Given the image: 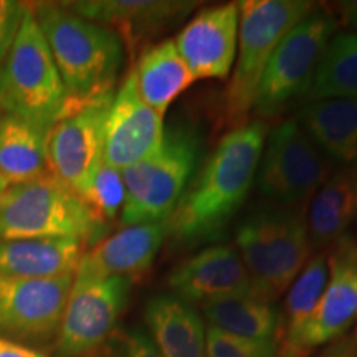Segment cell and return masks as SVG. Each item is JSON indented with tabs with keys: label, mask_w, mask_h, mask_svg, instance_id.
<instances>
[{
	"label": "cell",
	"mask_w": 357,
	"mask_h": 357,
	"mask_svg": "<svg viewBox=\"0 0 357 357\" xmlns=\"http://www.w3.org/2000/svg\"><path fill=\"white\" fill-rule=\"evenodd\" d=\"M266 134L258 119L222 137L166 220L167 236L184 247L220 238L255 184Z\"/></svg>",
	"instance_id": "6da1fadb"
},
{
	"label": "cell",
	"mask_w": 357,
	"mask_h": 357,
	"mask_svg": "<svg viewBox=\"0 0 357 357\" xmlns=\"http://www.w3.org/2000/svg\"><path fill=\"white\" fill-rule=\"evenodd\" d=\"M33 13L65 86L63 114L111 95L124 61L119 35L61 3H37Z\"/></svg>",
	"instance_id": "7a4b0ae2"
},
{
	"label": "cell",
	"mask_w": 357,
	"mask_h": 357,
	"mask_svg": "<svg viewBox=\"0 0 357 357\" xmlns=\"http://www.w3.org/2000/svg\"><path fill=\"white\" fill-rule=\"evenodd\" d=\"M236 252L247 268L255 298L275 301L287 293L312 252L303 207L268 205L236 227Z\"/></svg>",
	"instance_id": "3957f363"
},
{
	"label": "cell",
	"mask_w": 357,
	"mask_h": 357,
	"mask_svg": "<svg viewBox=\"0 0 357 357\" xmlns=\"http://www.w3.org/2000/svg\"><path fill=\"white\" fill-rule=\"evenodd\" d=\"M202 154L200 124L177 119L166 128L158 153L121 171L126 189L119 215L123 225L166 222L197 172Z\"/></svg>",
	"instance_id": "277c9868"
},
{
	"label": "cell",
	"mask_w": 357,
	"mask_h": 357,
	"mask_svg": "<svg viewBox=\"0 0 357 357\" xmlns=\"http://www.w3.org/2000/svg\"><path fill=\"white\" fill-rule=\"evenodd\" d=\"M106 225L56 177L8 185L0 199V240L73 238L101 242Z\"/></svg>",
	"instance_id": "5b68a950"
},
{
	"label": "cell",
	"mask_w": 357,
	"mask_h": 357,
	"mask_svg": "<svg viewBox=\"0 0 357 357\" xmlns=\"http://www.w3.org/2000/svg\"><path fill=\"white\" fill-rule=\"evenodd\" d=\"M306 0L238 2V45L225 93V116L234 128L248 123L268 61L293 26L314 10Z\"/></svg>",
	"instance_id": "8992f818"
},
{
	"label": "cell",
	"mask_w": 357,
	"mask_h": 357,
	"mask_svg": "<svg viewBox=\"0 0 357 357\" xmlns=\"http://www.w3.org/2000/svg\"><path fill=\"white\" fill-rule=\"evenodd\" d=\"M65 108V86L33 7L26 6L19 35L0 63V109L50 129Z\"/></svg>",
	"instance_id": "52a82bcc"
},
{
	"label": "cell",
	"mask_w": 357,
	"mask_h": 357,
	"mask_svg": "<svg viewBox=\"0 0 357 357\" xmlns=\"http://www.w3.org/2000/svg\"><path fill=\"white\" fill-rule=\"evenodd\" d=\"M337 20L328 10L314 8L281 40L263 73L253 113L261 119L278 118L305 100L321 56L336 35Z\"/></svg>",
	"instance_id": "ba28073f"
},
{
	"label": "cell",
	"mask_w": 357,
	"mask_h": 357,
	"mask_svg": "<svg viewBox=\"0 0 357 357\" xmlns=\"http://www.w3.org/2000/svg\"><path fill=\"white\" fill-rule=\"evenodd\" d=\"M331 172L333 164L291 118L266 134L255 182L263 197L296 207L307 202Z\"/></svg>",
	"instance_id": "9c48e42d"
},
{
	"label": "cell",
	"mask_w": 357,
	"mask_h": 357,
	"mask_svg": "<svg viewBox=\"0 0 357 357\" xmlns=\"http://www.w3.org/2000/svg\"><path fill=\"white\" fill-rule=\"evenodd\" d=\"M73 280L0 276V339L43 344L56 337Z\"/></svg>",
	"instance_id": "30bf717a"
},
{
	"label": "cell",
	"mask_w": 357,
	"mask_h": 357,
	"mask_svg": "<svg viewBox=\"0 0 357 357\" xmlns=\"http://www.w3.org/2000/svg\"><path fill=\"white\" fill-rule=\"evenodd\" d=\"M113 96L111 93L66 111L48 131L52 176L79 197L105 160V123Z\"/></svg>",
	"instance_id": "8fae6325"
},
{
	"label": "cell",
	"mask_w": 357,
	"mask_h": 357,
	"mask_svg": "<svg viewBox=\"0 0 357 357\" xmlns=\"http://www.w3.org/2000/svg\"><path fill=\"white\" fill-rule=\"evenodd\" d=\"M126 278L73 280L63 319L56 336V351L79 357L98 349L108 339L128 301Z\"/></svg>",
	"instance_id": "7c38bea8"
},
{
	"label": "cell",
	"mask_w": 357,
	"mask_h": 357,
	"mask_svg": "<svg viewBox=\"0 0 357 357\" xmlns=\"http://www.w3.org/2000/svg\"><path fill=\"white\" fill-rule=\"evenodd\" d=\"M357 321V252L346 240L329 257V278L318 305L300 333L287 342L294 356L341 337Z\"/></svg>",
	"instance_id": "4fadbf2b"
},
{
	"label": "cell",
	"mask_w": 357,
	"mask_h": 357,
	"mask_svg": "<svg viewBox=\"0 0 357 357\" xmlns=\"http://www.w3.org/2000/svg\"><path fill=\"white\" fill-rule=\"evenodd\" d=\"M164 131V118L141 100L132 73H129L113 96L106 116L105 162L118 171L142 162L158 153Z\"/></svg>",
	"instance_id": "5bb4252c"
},
{
	"label": "cell",
	"mask_w": 357,
	"mask_h": 357,
	"mask_svg": "<svg viewBox=\"0 0 357 357\" xmlns=\"http://www.w3.org/2000/svg\"><path fill=\"white\" fill-rule=\"evenodd\" d=\"M167 284L178 300L200 307L229 298L255 296L247 268L234 245L202 248L174 268Z\"/></svg>",
	"instance_id": "9a60e30c"
},
{
	"label": "cell",
	"mask_w": 357,
	"mask_h": 357,
	"mask_svg": "<svg viewBox=\"0 0 357 357\" xmlns=\"http://www.w3.org/2000/svg\"><path fill=\"white\" fill-rule=\"evenodd\" d=\"M238 3L202 8L174 38L178 55L197 79H225L238 45Z\"/></svg>",
	"instance_id": "2e32d148"
},
{
	"label": "cell",
	"mask_w": 357,
	"mask_h": 357,
	"mask_svg": "<svg viewBox=\"0 0 357 357\" xmlns=\"http://www.w3.org/2000/svg\"><path fill=\"white\" fill-rule=\"evenodd\" d=\"M166 236V222L124 227L83 253L75 278H139L154 263Z\"/></svg>",
	"instance_id": "e0dca14e"
},
{
	"label": "cell",
	"mask_w": 357,
	"mask_h": 357,
	"mask_svg": "<svg viewBox=\"0 0 357 357\" xmlns=\"http://www.w3.org/2000/svg\"><path fill=\"white\" fill-rule=\"evenodd\" d=\"M61 6L89 22L111 29L134 47L184 20L199 6L178 0H82Z\"/></svg>",
	"instance_id": "ac0fdd59"
},
{
	"label": "cell",
	"mask_w": 357,
	"mask_h": 357,
	"mask_svg": "<svg viewBox=\"0 0 357 357\" xmlns=\"http://www.w3.org/2000/svg\"><path fill=\"white\" fill-rule=\"evenodd\" d=\"M294 119L329 162L357 171V100L306 101Z\"/></svg>",
	"instance_id": "d6986e66"
},
{
	"label": "cell",
	"mask_w": 357,
	"mask_h": 357,
	"mask_svg": "<svg viewBox=\"0 0 357 357\" xmlns=\"http://www.w3.org/2000/svg\"><path fill=\"white\" fill-rule=\"evenodd\" d=\"M357 215V171L337 169L310 199L306 225L312 250L326 248L344 240Z\"/></svg>",
	"instance_id": "ffe728a7"
},
{
	"label": "cell",
	"mask_w": 357,
	"mask_h": 357,
	"mask_svg": "<svg viewBox=\"0 0 357 357\" xmlns=\"http://www.w3.org/2000/svg\"><path fill=\"white\" fill-rule=\"evenodd\" d=\"M144 319L160 357H205V326L194 306L174 294H155Z\"/></svg>",
	"instance_id": "44dd1931"
},
{
	"label": "cell",
	"mask_w": 357,
	"mask_h": 357,
	"mask_svg": "<svg viewBox=\"0 0 357 357\" xmlns=\"http://www.w3.org/2000/svg\"><path fill=\"white\" fill-rule=\"evenodd\" d=\"M84 245L73 238L0 240V276L53 278L75 275Z\"/></svg>",
	"instance_id": "7402d4cb"
},
{
	"label": "cell",
	"mask_w": 357,
	"mask_h": 357,
	"mask_svg": "<svg viewBox=\"0 0 357 357\" xmlns=\"http://www.w3.org/2000/svg\"><path fill=\"white\" fill-rule=\"evenodd\" d=\"M131 73L141 100L162 118L174 100L195 83L172 38L144 50Z\"/></svg>",
	"instance_id": "603a6c76"
},
{
	"label": "cell",
	"mask_w": 357,
	"mask_h": 357,
	"mask_svg": "<svg viewBox=\"0 0 357 357\" xmlns=\"http://www.w3.org/2000/svg\"><path fill=\"white\" fill-rule=\"evenodd\" d=\"M48 131L19 116H0V176L8 185L50 176Z\"/></svg>",
	"instance_id": "cb8c5ba5"
},
{
	"label": "cell",
	"mask_w": 357,
	"mask_h": 357,
	"mask_svg": "<svg viewBox=\"0 0 357 357\" xmlns=\"http://www.w3.org/2000/svg\"><path fill=\"white\" fill-rule=\"evenodd\" d=\"M357 100V33H336L321 56L306 101Z\"/></svg>",
	"instance_id": "d4e9b609"
},
{
	"label": "cell",
	"mask_w": 357,
	"mask_h": 357,
	"mask_svg": "<svg viewBox=\"0 0 357 357\" xmlns=\"http://www.w3.org/2000/svg\"><path fill=\"white\" fill-rule=\"evenodd\" d=\"M212 328L247 339H276L278 312L273 305L255 296H236L202 306Z\"/></svg>",
	"instance_id": "484cf974"
},
{
	"label": "cell",
	"mask_w": 357,
	"mask_h": 357,
	"mask_svg": "<svg viewBox=\"0 0 357 357\" xmlns=\"http://www.w3.org/2000/svg\"><path fill=\"white\" fill-rule=\"evenodd\" d=\"M328 278L329 257L324 252H319L318 255L310 258L288 289L283 314L284 342L291 341L300 333L303 324L310 319L328 284Z\"/></svg>",
	"instance_id": "4316f807"
},
{
	"label": "cell",
	"mask_w": 357,
	"mask_h": 357,
	"mask_svg": "<svg viewBox=\"0 0 357 357\" xmlns=\"http://www.w3.org/2000/svg\"><path fill=\"white\" fill-rule=\"evenodd\" d=\"M126 189H124L123 174L118 169L111 167L102 160L95 176L83 192L82 200L88 208L95 213L96 218L106 225V222L121 215Z\"/></svg>",
	"instance_id": "83f0119b"
},
{
	"label": "cell",
	"mask_w": 357,
	"mask_h": 357,
	"mask_svg": "<svg viewBox=\"0 0 357 357\" xmlns=\"http://www.w3.org/2000/svg\"><path fill=\"white\" fill-rule=\"evenodd\" d=\"M276 339H247L208 326L205 357H276Z\"/></svg>",
	"instance_id": "f1b7e54d"
},
{
	"label": "cell",
	"mask_w": 357,
	"mask_h": 357,
	"mask_svg": "<svg viewBox=\"0 0 357 357\" xmlns=\"http://www.w3.org/2000/svg\"><path fill=\"white\" fill-rule=\"evenodd\" d=\"M26 6L13 0H0V63L6 60L24 20Z\"/></svg>",
	"instance_id": "f546056e"
},
{
	"label": "cell",
	"mask_w": 357,
	"mask_h": 357,
	"mask_svg": "<svg viewBox=\"0 0 357 357\" xmlns=\"http://www.w3.org/2000/svg\"><path fill=\"white\" fill-rule=\"evenodd\" d=\"M123 357H160L153 339L142 331H131L124 336Z\"/></svg>",
	"instance_id": "4dcf8cb0"
},
{
	"label": "cell",
	"mask_w": 357,
	"mask_h": 357,
	"mask_svg": "<svg viewBox=\"0 0 357 357\" xmlns=\"http://www.w3.org/2000/svg\"><path fill=\"white\" fill-rule=\"evenodd\" d=\"M0 357H48L32 347L19 344V342L0 339Z\"/></svg>",
	"instance_id": "1f68e13d"
},
{
	"label": "cell",
	"mask_w": 357,
	"mask_h": 357,
	"mask_svg": "<svg viewBox=\"0 0 357 357\" xmlns=\"http://www.w3.org/2000/svg\"><path fill=\"white\" fill-rule=\"evenodd\" d=\"M337 10L341 12L342 20L357 29V0L356 2H341L337 3Z\"/></svg>",
	"instance_id": "d6a6232c"
},
{
	"label": "cell",
	"mask_w": 357,
	"mask_h": 357,
	"mask_svg": "<svg viewBox=\"0 0 357 357\" xmlns=\"http://www.w3.org/2000/svg\"><path fill=\"white\" fill-rule=\"evenodd\" d=\"M7 187H8V184L6 182V178H3L2 176H0V199H2L3 192L7 190Z\"/></svg>",
	"instance_id": "836d02e7"
},
{
	"label": "cell",
	"mask_w": 357,
	"mask_h": 357,
	"mask_svg": "<svg viewBox=\"0 0 357 357\" xmlns=\"http://www.w3.org/2000/svg\"><path fill=\"white\" fill-rule=\"evenodd\" d=\"M354 342H356V346H357V328H356V331H354Z\"/></svg>",
	"instance_id": "e575fe53"
},
{
	"label": "cell",
	"mask_w": 357,
	"mask_h": 357,
	"mask_svg": "<svg viewBox=\"0 0 357 357\" xmlns=\"http://www.w3.org/2000/svg\"><path fill=\"white\" fill-rule=\"evenodd\" d=\"M349 357H357V356H349Z\"/></svg>",
	"instance_id": "d590c367"
},
{
	"label": "cell",
	"mask_w": 357,
	"mask_h": 357,
	"mask_svg": "<svg viewBox=\"0 0 357 357\" xmlns=\"http://www.w3.org/2000/svg\"><path fill=\"white\" fill-rule=\"evenodd\" d=\"M356 252H357V248H356Z\"/></svg>",
	"instance_id": "8d00e7d4"
}]
</instances>
